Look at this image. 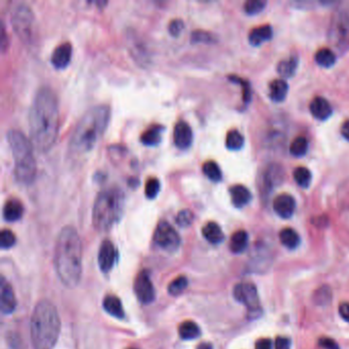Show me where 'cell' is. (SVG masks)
Masks as SVG:
<instances>
[{"instance_id":"1","label":"cell","mask_w":349,"mask_h":349,"mask_svg":"<svg viewBox=\"0 0 349 349\" xmlns=\"http://www.w3.org/2000/svg\"><path fill=\"white\" fill-rule=\"evenodd\" d=\"M28 122L33 148L40 153L49 151L56 140L59 125L58 101L49 87L43 86L37 90L29 111Z\"/></svg>"},{"instance_id":"2","label":"cell","mask_w":349,"mask_h":349,"mask_svg":"<svg viewBox=\"0 0 349 349\" xmlns=\"http://www.w3.org/2000/svg\"><path fill=\"white\" fill-rule=\"evenodd\" d=\"M54 266L60 282L68 288H75L82 274V243L73 227L59 232L54 251Z\"/></svg>"},{"instance_id":"3","label":"cell","mask_w":349,"mask_h":349,"mask_svg":"<svg viewBox=\"0 0 349 349\" xmlns=\"http://www.w3.org/2000/svg\"><path fill=\"white\" fill-rule=\"evenodd\" d=\"M111 117L107 105L88 109L77 122L69 141V153L73 157H83L90 153L102 137Z\"/></svg>"},{"instance_id":"4","label":"cell","mask_w":349,"mask_h":349,"mask_svg":"<svg viewBox=\"0 0 349 349\" xmlns=\"http://www.w3.org/2000/svg\"><path fill=\"white\" fill-rule=\"evenodd\" d=\"M31 340L34 349H52L60 333V320L55 306L47 301H40L31 318Z\"/></svg>"},{"instance_id":"5","label":"cell","mask_w":349,"mask_h":349,"mask_svg":"<svg viewBox=\"0 0 349 349\" xmlns=\"http://www.w3.org/2000/svg\"><path fill=\"white\" fill-rule=\"evenodd\" d=\"M125 196L116 186L101 190L94 201L92 208V223L96 231L107 232L121 218L124 209Z\"/></svg>"},{"instance_id":"6","label":"cell","mask_w":349,"mask_h":349,"mask_svg":"<svg viewBox=\"0 0 349 349\" xmlns=\"http://www.w3.org/2000/svg\"><path fill=\"white\" fill-rule=\"evenodd\" d=\"M6 138L13 158L16 180L23 184L32 183L36 176L37 165L30 139L16 129L8 130Z\"/></svg>"},{"instance_id":"7","label":"cell","mask_w":349,"mask_h":349,"mask_svg":"<svg viewBox=\"0 0 349 349\" xmlns=\"http://www.w3.org/2000/svg\"><path fill=\"white\" fill-rule=\"evenodd\" d=\"M11 26L18 38L26 44H33L37 38V24L31 7L17 4L11 12Z\"/></svg>"},{"instance_id":"8","label":"cell","mask_w":349,"mask_h":349,"mask_svg":"<svg viewBox=\"0 0 349 349\" xmlns=\"http://www.w3.org/2000/svg\"><path fill=\"white\" fill-rule=\"evenodd\" d=\"M329 37L339 50L348 48L349 8H341L335 12L330 25Z\"/></svg>"},{"instance_id":"9","label":"cell","mask_w":349,"mask_h":349,"mask_svg":"<svg viewBox=\"0 0 349 349\" xmlns=\"http://www.w3.org/2000/svg\"><path fill=\"white\" fill-rule=\"evenodd\" d=\"M234 297L248 309L249 315L254 316V318L259 317L261 307L255 285L251 283H240L236 285L234 288Z\"/></svg>"},{"instance_id":"10","label":"cell","mask_w":349,"mask_h":349,"mask_svg":"<svg viewBox=\"0 0 349 349\" xmlns=\"http://www.w3.org/2000/svg\"><path fill=\"white\" fill-rule=\"evenodd\" d=\"M156 244L167 252H174L180 246V237L174 228L167 221H160L154 236Z\"/></svg>"},{"instance_id":"11","label":"cell","mask_w":349,"mask_h":349,"mask_svg":"<svg viewBox=\"0 0 349 349\" xmlns=\"http://www.w3.org/2000/svg\"><path fill=\"white\" fill-rule=\"evenodd\" d=\"M134 293L137 299L143 304H149L154 301L155 288L147 271L138 273L134 281Z\"/></svg>"},{"instance_id":"12","label":"cell","mask_w":349,"mask_h":349,"mask_svg":"<svg viewBox=\"0 0 349 349\" xmlns=\"http://www.w3.org/2000/svg\"><path fill=\"white\" fill-rule=\"evenodd\" d=\"M116 249L113 243L109 240H105L98 251V265L104 273H109L116 261Z\"/></svg>"},{"instance_id":"13","label":"cell","mask_w":349,"mask_h":349,"mask_svg":"<svg viewBox=\"0 0 349 349\" xmlns=\"http://www.w3.org/2000/svg\"><path fill=\"white\" fill-rule=\"evenodd\" d=\"M173 141L179 149H187L192 145L193 131L187 122L179 121L175 124L173 130Z\"/></svg>"},{"instance_id":"14","label":"cell","mask_w":349,"mask_h":349,"mask_svg":"<svg viewBox=\"0 0 349 349\" xmlns=\"http://www.w3.org/2000/svg\"><path fill=\"white\" fill-rule=\"evenodd\" d=\"M296 208V202L291 195H279L274 201V210L282 218H290Z\"/></svg>"},{"instance_id":"15","label":"cell","mask_w":349,"mask_h":349,"mask_svg":"<svg viewBox=\"0 0 349 349\" xmlns=\"http://www.w3.org/2000/svg\"><path fill=\"white\" fill-rule=\"evenodd\" d=\"M71 56L72 44L70 42H63L53 49L50 56V61L55 68L63 69L69 65Z\"/></svg>"},{"instance_id":"16","label":"cell","mask_w":349,"mask_h":349,"mask_svg":"<svg viewBox=\"0 0 349 349\" xmlns=\"http://www.w3.org/2000/svg\"><path fill=\"white\" fill-rule=\"evenodd\" d=\"M15 306L16 300L13 290L8 283L3 282L1 284V302H0L2 314L4 315L11 314L15 310Z\"/></svg>"},{"instance_id":"17","label":"cell","mask_w":349,"mask_h":349,"mask_svg":"<svg viewBox=\"0 0 349 349\" xmlns=\"http://www.w3.org/2000/svg\"><path fill=\"white\" fill-rule=\"evenodd\" d=\"M310 109L314 117L319 120H327L332 115V107L330 102L321 96L313 99Z\"/></svg>"},{"instance_id":"18","label":"cell","mask_w":349,"mask_h":349,"mask_svg":"<svg viewBox=\"0 0 349 349\" xmlns=\"http://www.w3.org/2000/svg\"><path fill=\"white\" fill-rule=\"evenodd\" d=\"M3 217L6 221H16L24 213V207L22 203L16 199H10L5 202L3 206Z\"/></svg>"},{"instance_id":"19","label":"cell","mask_w":349,"mask_h":349,"mask_svg":"<svg viewBox=\"0 0 349 349\" xmlns=\"http://www.w3.org/2000/svg\"><path fill=\"white\" fill-rule=\"evenodd\" d=\"M230 193H231L233 204L238 208L244 207L251 200L250 191L242 184H236L232 187L230 190Z\"/></svg>"},{"instance_id":"20","label":"cell","mask_w":349,"mask_h":349,"mask_svg":"<svg viewBox=\"0 0 349 349\" xmlns=\"http://www.w3.org/2000/svg\"><path fill=\"white\" fill-rule=\"evenodd\" d=\"M204 238L211 244H220L224 240V235L221 228L213 221L206 223L202 230Z\"/></svg>"},{"instance_id":"21","label":"cell","mask_w":349,"mask_h":349,"mask_svg":"<svg viewBox=\"0 0 349 349\" xmlns=\"http://www.w3.org/2000/svg\"><path fill=\"white\" fill-rule=\"evenodd\" d=\"M164 127L159 124H155L150 126L142 134L140 135V141L145 146H156L162 140V132Z\"/></svg>"},{"instance_id":"22","label":"cell","mask_w":349,"mask_h":349,"mask_svg":"<svg viewBox=\"0 0 349 349\" xmlns=\"http://www.w3.org/2000/svg\"><path fill=\"white\" fill-rule=\"evenodd\" d=\"M273 37V29L269 25H264L253 29L249 34V42L254 45H260L264 41L270 40Z\"/></svg>"},{"instance_id":"23","label":"cell","mask_w":349,"mask_h":349,"mask_svg":"<svg viewBox=\"0 0 349 349\" xmlns=\"http://www.w3.org/2000/svg\"><path fill=\"white\" fill-rule=\"evenodd\" d=\"M104 309L105 311L118 319H122L124 317V311H123V306L122 303L120 301V299L118 297H116L115 295H108L105 297L104 299Z\"/></svg>"},{"instance_id":"24","label":"cell","mask_w":349,"mask_h":349,"mask_svg":"<svg viewBox=\"0 0 349 349\" xmlns=\"http://www.w3.org/2000/svg\"><path fill=\"white\" fill-rule=\"evenodd\" d=\"M288 90H289V86L287 82L282 79H278L272 82L271 87H270V94L274 101L280 102L285 99V97L287 96Z\"/></svg>"},{"instance_id":"25","label":"cell","mask_w":349,"mask_h":349,"mask_svg":"<svg viewBox=\"0 0 349 349\" xmlns=\"http://www.w3.org/2000/svg\"><path fill=\"white\" fill-rule=\"evenodd\" d=\"M248 245V234L245 231L236 232L230 242V249L233 253L239 254L242 253Z\"/></svg>"},{"instance_id":"26","label":"cell","mask_w":349,"mask_h":349,"mask_svg":"<svg viewBox=\"0 0 349 349\" xmlns=\"http://www.w3.org/2000/svg\"><path fill=\"white\" fill-rule=\"evenodd\" d=\"M178 333L183 340H193L200 336L201 331L196 323L192 321H187L179 326Z\"/></svg>"},{"instance_id":"27","label":"cell","mask_w":349,"mask_h":349,"mask_svg":"<svg viewBox=\"0 0 349 349\" xmlns=\"http://www.w3.org/2000/svg\"><path fill=\"white\" fill-rule=\"evenodd\" d=\"M281 243L288 249H295L300 242L298 234L292 229H284L280 233Z\"/></svg>"},{"instance_id":"28","label":"cell","mask_w":349,"mask_h":349,"mask_svg":"<svg viewBox=\"0 0 349 349\" xmlns=\"http://www.w3.org/2000/svg\"><path fill=\"white\" fill-rule=\"evenodd\" d=\"M298 66V59L294 56H291L287 59L282 60L278 66V72L281 76L285 78H290L293 76L297 70Z\"/></svg>"},{"instance_id":"29","label":"cell","mask_w":349,"mask_h":349,"mask_svg":"<svg viewBox=\"0 0 349 349\" xmlns=\"http://www.w3.org/2000/svg\"><path fill=\"white\" fill-rule=\"evenodd\" d=\"M316 61L324 67V68H330L332 67L336 61V55L333 50L329 48H322L316 53Z\"/></svg>"},{"instance_id":"30","label":"cell","mask_w":349,"mask_h":349,"mask_svg":"<svg viewBox=\"0 0 349 349\" xmlns=\"http://www.w3.org/2000/svg\"><path fill=\"white\" fill-rule=\"evenodd\" d=\"M203 173L212 181H219L222 177V173L218 164L214 161H206L202 167Z\"/></svg>"},{"instance_id":"31","label":"cell","mask_w":349,"mask_h":349,"mask_svg":"<svg viewBox=\"0 0 349 349\" xmlns=\"http://www.w3.org/2000/svg\"><path fill=\"white\" fill-rule=\"evenodd\" d=\"M225 146L232 151L240 150L244 146V136L238 130H231L227 134Z\"/></svg>"},{"instance_id":"32","label":"cell","mask_w":349,"mask_h":349,"mask_svg":"<svg viewBox=\"0 0 349 349\" xmlns=\"http://www.w3.org/2000/svg\"><path fill=\"white\" fill-rule=\"evenodd\" d=\"M307 149H309L307 139L303 136H299L292 141L290 146V153L295 157H302L306 154Z\"/></svg>"},{"instance_id":"33","label":"cell","mask_w":349,"mask_h":349,"mask_svg":"<svg viewBox=\"0 0 349 349\" xmlns=\"http://www.w3.org/2000/svg\"><path fill=\"white\" fill-rule=\"evenodd\" d=\"M294 178L296 180V182L302 187V188H309L312 179H313V175L311 173V171L305 168V167H297L294 170Z\"/></svg>"},{"instance_id":"34","label":"cell","mask_w":349,"mask_h":349,"mask_svg":"<svg viewBox=\"0 0 349 349\" xmlns=\"http://www.w3.org/2000/svg\"><path fill=\"white\" fill-rule=\"evenodd\" d=\"M188 285H189L188 279L183 276H179L169 284L168 292H169V294L174 295V296L179 295L180 293H182L186 290Z\"/></svg>"},{"instance_id":"35","label":"cell","mask_w":349,"mask_h":349,"mask_svg":"<svg viewBox=\"0 0 349 349\" xmlns=\"http://www.w3.org/2000/svg\"><path fill=\"white\" fill-rule=\"evenodd\" d=\"M191 41L193 43H212L215 42V36L204 30H195L192 33Z\"/></svg>"},{"instance_id":"36","label":"cell","mask_w":349,"mask_h":349,"mask_svg":"<svg viewBox=\"0 0 349 349\" xmlns=\"http://www.w3.org/2000/svg\"><path fill=\"white\" fill-rule=\"evenodd\" d=\"M160 188H161V184H160V181H159L158 178H156V177L149 178L147 180L146 189H145V194H146L147 198L154 199L158 195Z\"/></svg>"},{"instance_id":"37","label":"cell","mask_w":349,"mask_h":349,"mask_svg":"<svg viewBox=\"0 0 349 349\" xmlns=\"http://www.w3.org/2000/svg\"><path fill=\"white\" fill-rule=\"evenodd\" d=\"M266 1L264 0H248L245 3L244 8L248 14H257L264 9Z\"/></svg>"},{"instance_id":"38","label":"cell","mask_w":349,"mask_h":349,"mask_svg":"<svg viewBox=\"0 0 349 349\" xmlns=\"http://www.w3.org/2000/svg\"><path fill=\"white\" fill-rule=\"evenodd\" d=\"M176 223L181 227V228H187L190 227L193 223L194 220V214L191 210L189 209H183L178 212L176 216Z\"/></svg>"},{"instance_id":"39","label":"cell","mask_w":349,"mask_h":349,"mask_svg":"<svg viewBox=\"0 0 349 349\" xmlns=\"http://www.w3.org/2000/svg\"><path fill=\"white\" fill-rule=\"evenodd\" d=\"M15 244V236L9 230H2L0 233V246L2 249L11 248Z\"/></svg>"},{"instance_id":"40","label":"cell","mask_w":349,"mask_h":349,"mask_svg":"<svg viewBox=\"0 0 349 349\" xmlns=\"http://www.w3.org/2000/svg\"><path fill=\"white\" fill-rule=\"evenodd\" d=\"M183 29H184V23L181 18H178V17L170 20L168 25V31L173 37L179 36Z\"/></svg>"},{"instance_id":"41","label":"cell","mask_w":349,"mask_h":349,"mask_svg":"<svg viewBox=\"0 0 349 349\" xmlns=\"http://www.w3.org/2000/svg\"><path fill=\"white\" fill-rule=\"evenodd\" d=\"M230 79L235 81V82H239V83H241V85H243V88H244V93H243L244 99H245V101H249L250 97H251V91H250V86L248 85V83L246 81L242 80L241 78L236 77V76H231Z\"/></svg>"},{"instance_id":"42","label":"cell","mask_w":349,"mask_h":349,"mask_svg":"<svg viewBox=\"0 0 349 349\" xmlns=\"http://www.w3.org/2000/svg\"><path fill=\"white\" fill-rule=\"evenodd\" d=\"M319 345L324 349H340L337 342L331 338H321L319 341Z\"/></svg>"},{"instance_id":"43","label":"cell","mask_w":349,"mask_h":349,"mask_svg":"<svg viewBox=\"0 0 349 349\" xmlns=\"http://www.w3.org/2000/svg\"><path fill=\"white\" fill-rule=\"evenodd\" d=\"M275 349H291V342L288 338L278 337L275 341Z\"/></svg>"},{"instance_id":"44","label":"cell","mask_w":349,"mask_h":349,"mask_svg":"<svg viewBox=\"0 0 349 349\" xmlns=\"http://www.w3.org/2000/svg\"><path fill=\"white\" fill-rule=\"evenodd\" d=\"M339 314L340 317L349 323V303L348 302H343L339 305Z\"/></svg>"},{"instance_id":"45","label":"cell","mask_w":349,"mask_h":349,"mask_svg":"<svg viewBox=\"0 0 349 349\" xmlns=\"http://www.w3.org/2000/svg\"><path fill=\"white\" fill-rule=\"evenodd\" d=\"M255 349H273V342L270 339H260L256 342Z\"/></svg>"},{"instance_id":"46","label":"cell","mask_w":349,"mask_h":349,"mask_svg":"<svg viewBox=\"0 0 349 349\" xmlns=\"http://www.w3.org/2000/svg\"><path fill=\"white\" fill-rule=\"evenodd\" d=\"M341 133H342L343 137L349 141V120L345 121L343 123V125L341 126Z\"/></svg>"},{"instance_id":"47","label":"cell","mask_w":349,"mask_h":349,"mask_svg":"<svg viewBox=\"0 0 349 349\" xmlns=\"http://www.w3.org/2000/svg\"><path fill=\"white\" fill-rule=\"evenodd\" d=\"M198 349H212V346L209 343H202L198 346Z\"/></svg>"},{"instance_id":"48","label":"cell","mask_w":349,"mask_h":349,"mask_svg":"<svg viewBox=\"0 0 349 349\" xmlns=\"http://www.w3.org/2000/svg\"><path fill=\"white\" fill-rule=\"evenodd\" d=\"M130 349H136V348H130Z\"/></svg>"}]
</instances>
